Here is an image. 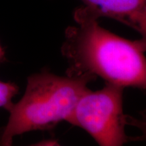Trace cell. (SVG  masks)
<instances>
[{"instance_id":"obj_3","label":"cell","mask_w":146,"mask_h":146,"mask_svg":"<svg viewBox=\"0 0 146 146\" xmlns=\"http://www.w3.org/2000/svg\"><path fill=\"white\" fill-rule=\"evenodd\" d=\"M123 87L105 83L82 96L67 123L85 131L102 146H120L133 142L126 134L123 112Z\"/></svg>"},{"instance_id":"obj_1","label":"cell","mask_w":146,"mask_h":146,"mask_svg":"<svg viewBox=\"0 0 146 146\" xmlns=\"http://www.w3.org/2000/svg\"><path fill=\"white\" fill-rule=\"evenodd\" d=\"M76 26L66 29L61 53L66 75L100 77L105 83L146 90V47L102 27L85 6L74 12Z\"/></svg>"},{"instance_id":"obj_7","label":"cell","mask_w":146,"mask_h":146,"mask_svg":"<svg viewBox=\"0 0 146 146\" xmlns=\"http://www.w3.org/2000/svg\"><path fill=\"white\" fill-rule=\"evenodd\" d=\"M37 145H59L58 142L56 140L54 139H49V140H45V141H42L38 144Z\"/></svg>"},{"instance_id":"obj_2","label":"cell","mask_w":146,"mask_h":146,"mask_svg":"<svg viewBox=\"0 0 146 146\" xmlns=\"http://www.w3.org/2000/svg\"><path fill=\"white\" fill-rule=\"evenodd\" d=\"M94 80L89 75L58 76L47 69L31 74L22 99L8 110L10 118L0 134V145H11L18 135L51 130L62 121H68Z\"/></svg>"},{"instance_id":"obj_6","label":"cell","mask_w":146,"mask_h":146,"mask_svg":"<svg viewBox=\"0 0 146 146\" xmlns=\"http://www.w3.org/2000/svg\"><path fill=\"white\" fill-rule=\"evenodd\" d=\"M127 125L135 127L141 133V135L137 137H133V141H146V122L141 118H137L134 116L126 115Z\"/></svg>"},{"instance_id":"obj_8","label":"cell","mask_w":146,"mask_h":146,"mask_svg":"<svg viewBox=\"0 0 146 146\" xmlns=\"http://www.w3.org/2000/svg\"><path fill=\"white\" fill-rule=\"evenodd\" d=\"M5 60H6V59H5L4 50H3V48L0 45V63L4 62Z\"/></svg>"},{"instance_id":"obj_4","label":"cell","mask_w":146,"mask_h":146,"mask_svg":"<svg viewBox=\"0 0 146 146\" xmlns=\"http://www.w3.org/2000/svg\"><path fill=\"white\" fill-rule=\"evenodd\" d=\"M100 19L109 18L133 29L146 47V0H81Z\"/></svg>"},{"instance_id":"obj_9","label":"cell","mask_w":146,"mask_h":146,"mask_svg":"<svg viewBox=\"0 0 146 146\" xmlns=\"http://www.w3.org/2000/svg\"><path fill=\"white\" fill-rule=\"evenodd\" d=\"M139 114L140 116H141V119L146 122V108L141 111V112H139Z\"/></svg>"},{"instance_id":"obj_5","label":"cell","mask_w":146,"mask_h":146,"mask_svg":"<svg viewBox=\"0 0 146 146\" xmlns=\"http://www.w3.org/2000/svg\"><path fill=\"white\" fill-rule=\"evenodd\" d=\"M19 91V88L13 83L0 81V108L8 111L13 104L12 99Z\"/></svg>"}]
</instances>
